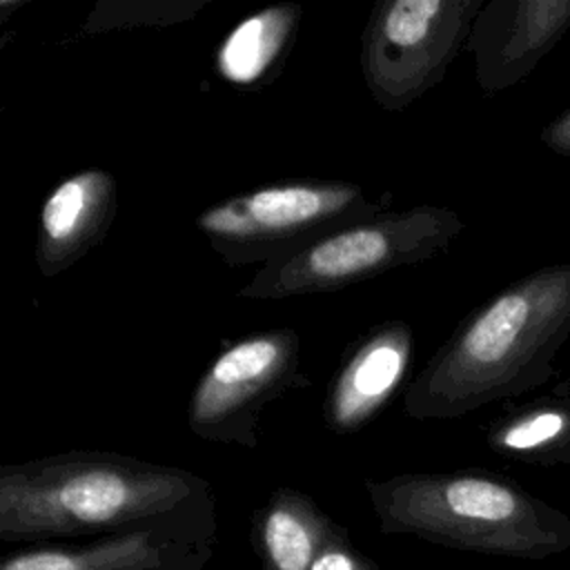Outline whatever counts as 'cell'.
Segmentation results:
<instances>
[{"label": "cell", "mask_w": 570, "mask_h": 570, "mask_svg": "<svg viewBox=\"0 0 570 570\" xmlns=\"http://www.w3.org/2000/svg\"><path fill=\"white\" fill-rule=\"evenodd\" d=\"M570 336V263L537 267L465 314L407 383L410 419H456L543 387Z\"/></svg>", "instance_id": "obj_1"}, {"label": "cell", "mask_w": 570, "mask_h": 570, "mask_svg": "<svg viewBox=\"0 0 570 570\" xmlns=\"http://www.w3.org/2000/svg\"><path fill=\"white\" fill-rule=\"evenodd\" d=\"M196 474L116 452H62L0 468V539L114 530L180 510L205 492Z\"/></svg>", "instance_id": "obj_2"}, {"label": "cell", "mask_w": 570, "mask_h": 570, "mask_svg": "<svg viewBox=\"0 0 570 570\" xmlns=\"http://www.w3.org/2000/svg\"><path fill=\"white\" fill-rule=\"evenodd\" d=\"M365 488L385 532L512 559H546L570 548V517L497 472L396 474Z\"/></svg>", "instance_id": "obj_3"}, {"label": "cell", "mask_w": 570, "mask_h": 570, "mask_svg": "<svg viewBox=\"0 0 570 570\" xmlns=\"http://www.w3.org/2000/svg\"><path fill=\"white\" fill-rule=\"evenodd\" d=\"M463 227V218L441 205L381 212L332 227L289 254L265 263L238 289V296L283 301L345 289L445 252Z\"/></svg>", "instance_id": "obj_4"}, {"label": "cell", "mask_w": 570, "mask_h": 570, "mask_svg": "<svg viewBox=\"0 0 570 570\" xmlns=\"http://www.w3.org/2000/svg\"><path fill=\"white\" fill-rule=\"evenodd\" d=\"M383 205L356 183L303 178L227 196L205 207L196 227L227 265H265L332 227L381 214Z\"/></svg>", "instance_id": "obj_5"}, {"label": "cell", "mask_w": 570, "mask_h": 570, "mask_svg": "<svg viewBox=\"0 0 570 570\" xmlns=\"http://www.w3.org/2000/svg\"><path fill=\"white\" fill-rule=\"evenodd\" d=\"M485 0H383L361 31L358 65L372 100L403 111L434 89L465 49Z\"/></svg>", "instance_id": "obj_6"}, {"label": "cell", "mask_w": 570, "mask_h": 570, "mask_svg": "<svg viewBox=\"0 0 570 570\" xmlns=\"http://www.w3.org/2000/svg\"><path fill=\"white\" fill-rule=\"evenodd\" d=\"M298 365L301 338L289 327L247 334L225 345L191 390L189 430L205 441L256 448L263 410L305 383Z\"/></svg>", "instance_id": "obj_7"}, {"label": "cell", "mask_w": 570, "mask_h": 570, "mask_svg": "<svg viewBox=\"0 0 570 570\" xmlns=\"http://www.w3.org/2000/svg\"><path fill=\"white\" fill-rule=\"evenodd\" d=\"M570 31V0H485L465 49L483 96L528 78Z\"/></svg>", "instance_id": "obj_8"}, {"label": "cell", "mask_w": 570, "mask_h": 570, "mask_svg": "<svg viewBox=\"0 0 570 570\" xmlns=\"http://www.w3.org/2000/svg\"><path fill=\"white\" fill-rule=\"evenodd\" d=\"M414 361V332L403 321H387L363 334L334 372L323 421L334 434L365 428L403 387Z\"/></svg>", "instance_id": "obj_9"}, {"label": "cell", "mask_w": 570, "mask_h": 570, "mask_svg": "<svg viewBox=\"0 0 570 570\" xmlns=\"http://www.w3.org/2000/svg\"><path fill=\"white\" fill-rule=\"evenodd\" d=\"M118 209L111 171L89 167L56 183L40 205L36 263L42 276L73 267L107 236Z\"/></svg>", "instance_id": "obj_10"}, {"label": "cell", "mask_w": 570, "mask_h": 570, "mask_svg": "<svg viewBox=\"0 0 570 570\" xmlns=\"http://www.w3.org/2000/svg\"><path fill=\"white\" fill-rule=\"evenodd\" d=\"M485 443L499 456L528 465H570V379L550 392L508 403L485 425Z\"/></svg>", "instance_id": "obj_11"}, {"label": "cell", "mask_w": 570, "mask_h": 570, "mask_svg": "<svg viewBox=\"0 0 570 570\" xmlns=\"http://www.w3.org/2000/svg\"><path fill=\"white\" fill-rule=\"evenodd\" d=\"M301 22L303 7L298 2H278L245 16L218 45L216 71L240 89L269 82L289 56Z\"/></svg>", "instance_id": "obj_12"}, {"label": "cell", "mask_w": 570, "mask_h": 570, "mask_svg": "<svg viewBox=\"0 0 570 570\" xmlns=\"http://www.w3.org/2000/svg\"><path fill=\"white\" fill-rule=\"evenodd\" d=\"M336 525L318 505L292 488H278L258 514V546L265 570H309Z\"/></svg>", "instance_id": "obj_13"}, {"label": "cell", "mask_w": 570, "mask_h": 570, "mask_svg": "<svg viewBox=\"0 0 570 570\" xmlns=\"http://www.w3.org/2000/svg\"><path fill=\"white\" fill-rule=\"evenodd\" d=\"M158 548L149 530H129L87 548H38L4 559L0 570H147Z\"/></svg>", "instance_id": "obj_14"}, {"label": "cell", "mask_w": 570, "mask_h": 570, "mask_svg": "<svg viewBox=\"0 0 570 570\" xmlns=\"http://www.w3.org/2000/svg\"><path fill=\"white\" fill-rule=\"evenodd\" d=\"M207 2L209 0H100L87 13L80 36L187 22L194 20Z\"/></svg>", "instance_id": "obj_15"}, {"label": "cell", "mask_w": 570, "mask_h": 570, "mask_svg": "<svg viewBox=\"0 0 570 570\" xmlns=\"http://www.w3.org/2000/svg\"><path fill=\"white\" fill-rule=\"evenodd\" d=\"M309 570H376L363 554H358L345 537L336 530L327 546L318 552Z\"/></svg>", "instance_id": "obj_16"}, {"label": "cell", "mask_w": 570, "mask_h": 570, "mask_svg": "<svg viewBox=\"0 0 570 570\" xmlns=\"http://www.w3.org/2000/svg\"><path fill=\"white\" fill-rule=\"evenodd\" d=\"M541 142L559 154V156H568L570 158V109L561 111L557 118H552L539 134Z\"/></svg>", "instance_id": "obj_17"}]
</instances>
